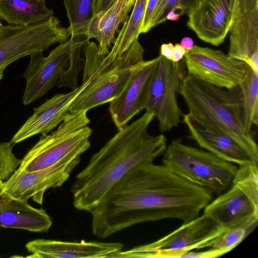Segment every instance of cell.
<instances>
[{
	"label": "cell",
	"instance_id": "52a82bcc",
	"mask_svg": "<svg viewBox=\"0 0 258 258\" xmlns=\"http://www.w3.org/2000/svg\"><path fill=\"white\" fill-rule=\"evenodd\" d=\"M87 111L69 112L58 127L50 134H43L21 159L17 172H30L49 167L73 151L90 147L92 129Z\"/></svg>",
	"mask_w": 258,
	"mask_h": 258
},
{
	"label": "cell",
	"instance_id": "e575fe53",
	"mask_svg": "<svg viewBox=\"0 0 258 258\" xmlns=\"http://www.w3.org/2000/svg\"><path fill=\"white\" fill-rule=\"evenodd\" d=\"M180 45L186 50H187L194 46V42L191 38L185 37L181 39Z\"/></svg>",
	"mask_w": 258,
	"mask_h": 258
},
{
	"label": "cell",
	"instance_id": "f1b7e54d",
	"mask_svg": "<svg viewBox=\"0 0 258 258\" xmlns=\"http://www.w3.org/2000/svg\"><path fill=\"white\" fill-rule=\"evenodd\" d=\"M158 1V0H148L141 28V34L148 32L149 22Z\"/></svg>",
	"mask_w": 258,
	"mask_h": 258
},
{
	"label": "cell",
	"instance_id": "6da1fadb",
	"mask_svg": "<svg viewBox=\"0 0 258 258\" xmlns=\"http://www.w3.org/2000/svg\"><path fill=\"white\" fill-rule=\"evenodd\" d=\"M213 194L164 165L136 166L116 182L91 213L92 232L100 238L134 225L199 216Z\"/></svg>",
	"mask_w": 258,
	"mask_h": 258
},
{
	"label": "cell",
	"instance_id": "30bf717a",
	"mask_svg": "<svg viewBox=\"0 0 258 258\" xmlns=\"http://www.w3.org/2000/svg\"><path fill=\"white\" fill-rule=\"evenodd\" d=\"M223 229L204 213L161 238L147 244L118 253L115 257L177 258L193 249H201L209 240L221 234Z\"/></svg>",
	"mask_w": 258,
	"mask_h": 258
},
{
	"label": "cell",
	"instance_id": "ffe728a7",
	"mask_svg": "<svg viewBox=\"0 0 258 258\" xmlns=\"http://www.w3.org/2000/svg\"><path fill=\"white\" fill-rule=\"evenodd\" d=\"M228 55L258 75V7L238 17L230 30Z\"/></svg>",
	"mask_w": 258,
	"mask_h": 258
},
{
	"label": "cell",
	"instance_id": "ba28073f",
	"mask_svg": "<svg viewBox=\"0 0 258 258\" xmlns=\"http://www.w3.org/2000/svg\"><path fill=\"white\" fill-rule=\"evenodd\" d=\"M204 213L223 229H249L258 220V173L250 168L238 169L230 188L211 201Z\"/></svg>",
	"mask_w": 258,
	"mask_h": 258
},
{
	"label": "cell",
	"instance_id": "9a60e30c",
	"mask_svg": "<svg viewBox=\"0 0 258 258\" xmlns=\"http://www.w3.org/2000/svg\"><path fill=\"white\" fill-rule=\"evenodd\" d=\"M158 59L159 56L138 63L122 91L109 102L108 111L118 131L146 109L150 85Z\"/></svg>",
	"mask_w": 258,
	"mask_h": 258
},
{
	"label": "cell",
	"instance_id": "ac0fdd59",
	"mask_svg": "<svg viewBox=\"0 0 258 258\" xmlns=\"http://www.w3.org/2000/svg\"><path fill=\"white\" fill-rule=\"evenodd\" d=\"M33 258H104L114 257L122 250L119 242L95 241L69 242L37 239L25 245Z\"/></svg>",
	"mask_w": 258,
	"mask_h": 258
},
{
	"label": "cell",
	"instance_id": "d6a6232c",
	"mask_svg": "<svg viewBox=\"0 0 258 258\" xmlns=\"http://www.w3.org/2000/svg\"><path fill=\"white\" fill-rule=\"evenodd\" d=\"M115 1L116 0H97L93 16L101 11L108 9Z\"/></svg>",
	"mask_w": 258,
	"mask_h": 258
},
{
	"label": "cell",
	"instance_id": "5b68a950",
	"mask_svg": "<svg viewBox=\"0 0 258 258\" xmlns=\"http://www.w3.org/2000/svg\"><path fill=\"white\" fill-rule=\"evenodd\" d=\"M88 38L76 40L71 37L60 43L45 57L42 52L34 53L24 74L26 86L23 97L28 105L45 95L54 86L77 88L84 60L81 53Z\"/></svg>",
	"mask_w": 258,
	"mask_h": 258
},
{
	"label": "cell",
	"instance_id": "d4e9b609",
	"mask_svg": "<svg viewBox=\"0 0 258 258\" xmlns=\"http://www.w3.org/2000/svg\"><path fill=\"white\" fill-rule=\"evenodd\" d=\"M97 0H63L69 20L68 28L71 37L78 40V34L84 24L92 18Z\"/></svg>",
	"mask_w": 258,
	"mask_h": 258
},
{
	"label": "cell",
	"instance_id": "74e56055",
	"mask_svg": "<svg viewBox=\"0 0 258 258\" xmlns=\"http://www.w3.org/2000/svg\"><path fill=\"white\" fill-rule=\"evenodd\" d=\"M199 1V0H197V1Z\"/></svg>",
	"mask_w": 258,
	"mask_h": 258
},
{
	"label": "cell",
	"instance_id": "836d02e7",
	"mask_svg": "<svg viewBox=\"0 0 258 258\" xmlns=\"http://www.w3.org/2000/svg\"><path fill=\"white\" fill-rule=\"evenodd\" d=\"M173 48L174 45L172 43H164L160 47V54L167 59L171 60Z\"/></svg>",
	"mask_w": 258,
	"mask_h": 258
},
{
	"label": "cell",
	"instance_id": "3957f363",
	"mask_svg": "<svg viewBox=\"0 0 258 258\" xmlns=\"http://www.w3.org/2000/svg\"><path fill=\"white\" fill-rule=\"evenodd\" d=\"M179 93L189 114L227 134L258 162V148L242 121V95L239 86L223 89L186 75Z\"/></svg>",
	"mask_w": 258,
	"mask_h": 258
},
{
	"label": "cell",
	"instance_id": "d6986e66",
	"mask_svg": "<svg viewBox=\"0 0 258 258\" xmlns=\"http://www.w3.org/2000/svg\"><path fill=\"white\" fill-rule=\"evenodd\" d=\"M133 5L127 0H116L107 9L93 15L82 27L79 38H95L98 42V52L105 56L111 48L119 25L124 23Z\"/></svg>",
	"mask_w": 258,
	"mask_h": 258
},
{
	"label": "cell",
	"instance_id": "4fadbf2b",
	"mask_svg": "<svg viewBox=\"0 0 258 258\" xmlns=\"http://www.w3.org/2000/svg\"><path fill=\"white\" fill-rule=\"evenodd\" d=\"M184 62L187 75L228 90L239 86L246 76L248 66L221 50L197 45L186 50Z\"/></svg>",
	"mask_w": 258,
	"mask_h": 258
},
{
	"label": "cell",
	"instance_id": "8fae6325",
	"mask_svg": "<svg viewBox=\"0 0 258 258\" xmlns=\"http://www.w3.org/2000/svg\"><path fill=\"white\" fill-rule=\"evenodd\" d=\"M184 65L180 61L173 62L159 55L145 110L153 113L162 132L178 127L184 114L177 100L185 76Z\"/></svg>",
	"mask_w": 258,
	"mask_h": 258
},
{
	"label": "cell",
	"instance_id": "7a4b0ae2",
	"mask_svg": "<svg viewBox=\"0 0 258 258\" xmlns=\"http://www.w3.org/2000/svg\"><path fill=\"white\" fill-rule=\"evenodd\" d=\"M154 118L153 113L146 111L139 119L118 130L92 156L71 187L76 209L91 213L109 190L132 169L153 163L164 153L165 136H153L147 132Z\"/></svg>",
	"mask_w": 258,
	"mask_h": 258
},
{
	"label": "cell",
	"instance_id": "484cf974",
	"mask_svg": "<svg viewBox=\"0 0 258 258\" xmlns=\"http://www.w3.org/2000/svg\"><path fill=\"white\" fill-rule=\"evenodd\" d=\"M248 230L244 227L225 229L219 235L204 244L202 248L212 249L220 256L238 245L244 238Z\"/></svg>",
	"mask_w": 258,
	"mask_h": 258
},
{
	"label": "cell",
	"instance_id": "603a6c76",
	"mask_svg": "<svg viewBox=\"0 0 258 258\" xmlns=\"http://www.w3.org/2000/svg\"><path fill=\"white\" fill-rule=\"evenodd\" d=\"M147 1L136 0L131 15L123 24L113 43L111 50L107 55L101 58L100 67H105L119 58L130 48L133 42L138 39L141 34Z\"/></svg>",
	"mask_w": 258,
	"mask_h": 258
},
{
	"label": "cell",
	"instance_id": "1f68e13d",
	"mask_svg": "<svg viewBox=\"0 0 258 258\" xmlns=\"http://www.w3.org/2000/svg\"><path fill=\"white\" fill-rule=\"evenodd\" d=\"M185 52L186 50L180 44L176 43L174 45L173 55L171 60L175 62L180 61L184 57Z\"/></svg>",
	"mask_w": 258,
	"mask_h": 258
},
{
	"label": "cell",
	"instance_id": "44dd1931",
	"mask_svg": "<svg viewBox=\"0 0 258 258\" xmlns=\"http://www.w3.org/2000/svg\"><path fill=\"white\" fill-rule=\"evenodd\" d=\"M52 223L51 217L43 209L34 208L28 201L0 192V227L43 232L49 229Z\"/></svg>",
	"mask_w": 258,
	"mask_h": 258
},
{
	"label": "cell",
	"instance_id": "cb8c5ba5",
	"mask_svg": "<svg viewBox=\"0 0 258 258\" xmlns=\"http://www.w3.org/2000/svg\"><path fill=\"white\" fill-rule=\"evenodd\" d=\"M242 95V121L251 133L252 125L258 123V75L247 66L246 76L239 85Z\"/></svg>",
	"mask_w": 258,
	"mask_h": 258
},
{
	"label": "cell",
	"instance_id": "4316f807",
	"mask_svg": "<svg viewBox=\"0 0 258 258\" xmlns=\"http://www.w3.org/2000/svg\"><path fill=\"white\" fill-rule=\"evenodd\" d=\"M197 2V0H158L149 22L148 31L167 21L166 16L170 11H177L180 16L187 14Z\"/></svg>",
	"mask_w": 258,
	"mask_h": 258
},
{
	"label": "cell",
	"instance_id": "4dcf8cb0",
	"mask_svg": "<svg viewBox=\"0 0 258 258\" xmlns=\"http://www.w3.org/2000/svg\"><path fill=\"white\" fill-rule=\"evenodd\" d=\"M256 7H258V0H238V17L244 15Z\"/></svg>",
	"mask_w": 258,
	"mask_h": 258
},
{
	"label": "cell",
	"instance_id": "83f0119b",
	"mask_svg": "<svg viewBox=\"0 0 258 258\" xmlns=\"http://www.w3.org/2000/svg\"><path fill=\"white\" fill-rule=\"evenodd\" d=\"M10 142L0 143V186L8 180L21 163L13 152Z\"/></svg>",
	"mask_w": 258,
	"mask_h": 258
},
{
	"label": "cell",
	"instance_id": "8992f818",
	"mask_svg": "<svg viewBox=\"0 0 258 258\" xmlns=\"http://www.w3.org/2000/svg\"><path fill=\"white\" fill-rule=\"evenodd\" d=\"M163 154V165L213 194L227 189L238 167L210 152L183 144L181 139L172 141Z\"/></svg>",
	"mask_w": 258,
	"mask_h": 258
},
{
	"label": "cell",
	"instance_id": "7402d4cb",
	"mask_svg": "<svg viewBox=\"0 0 258 258\" xmlns=\"http://www.w3.org/2000/svg\"><path fill=\"white\" fill-rule=\"evenodd\" d=\"M53 15V10L46 6L43 0H0V19L9 25H33Z\"/></svg>",
	"mask_w": 258,
	"mask_h": 258
},
{
	"label": "cell",
	"instance_id": "8d00e7d4",
	"mask_svg": "<svg viewBox=\"0 0 258 258\" xmlns=\"http://www.w3.org/2000/svg\"><path fill=\"white\" fill-rule=\"evenodd\" d=\"M3 27V25L2 23H1V20H0V29Z\"/></svg>",
	"mask_w": 258,
	"mask_h": 258
},
{
	"label": "cell",
	"instance_id": "5bb4252c",
	"mask_svg": "<svg viewBox=\"0 0 258 258\" xmlns=\"http://www.w3.org/2000/svg\"><path fill=\"white\" fill-rule=\"evenodd\" d=\"M238 14V0H199L187 13V26L201 40L221 44Z\"/></svg>",
	"mask_w": 258,
	"mask_h": 258
},
{
	"label": "cell",
	"instance_id": "f546056e",
	"mask_svg": "<svg viewBox=\"0 0 258 258\" xmlns=\"http://www.w3.org/2000/svg\"><path fill=\"white\" fill-rule=\"evenodd\" d=\"M220 256L215 251L209 249L207 250L202 251H188L183 254L181 257L190 258H213Z\"/></svg>",
	"mask_w": 258,
	"mask_h": 258
},
{
	"label": "cell",
	"instance_id": "2e32d148",
	"mask_svg": "<svg viewBox=\"0 0 258 258\" xmlns=\"http://www.w3.org/2000/svg\"><path fill=\"white\" fill-rule=\"evenodd\" d=\"M92 74L84 71L82 84L71 92L57 94L39 106L14 135L10 143H20L39 134H47L59 125L69 112L70 107L78 95L90 83Z\"/></svg>",
	"mask_w": 258,
	"mask_h": 258
},
{
	"label": "cell",
	"instance_id": "d590c367",
	"mask_svg": "<svg viewBox=\"0 0 258 258\" xmlns=\"http://www.w3.org/2000/svg\"><path fill=\"white\" fill-rule=\"evenodd\" d=\"M180 16L178 13L174 11L169 12L166 16L167 20L177 21Z\"/></svg>",
	"mask_w": 258,
	"mask_h": 258
},
{
	"label": "cell",
	"instance_id": "277c9868",
	"mask_svg": "<svg viewBox=\"0 0 258 258\" xmlns=\"http://www.w3.org/2000/svg\"><path fill=\"white\" fill-rule=\"evenodd\" d=\"M83 50L84 67L90 71L93 78L72 103L70 113L88 111L114 99L125 86L137 64L144 60V49L138 39L119 58L104 68L99 66L102 55L98 53L96 43L88 40Z\"/></svg>",
	"mask_w": 258,
	"mask_h": 258
},
{
	"label": "cell",
	"instance_id": "9c48e42d",
	"mask_svg": "<svg viewBox=\"0 0 258 258\" xmlns=\"http://www.w3.org/2000/svg\"><path fill=\"white\" fill-rule=\"evenodd\" d=\"M70 36L68 29L53 16L30 25L3 26L0 29V81L10 63L27 55L43 52L55 43L65 42Z\"/></svg>",
	"mask_w": 258,
	"mask_h": 258
},
{
	"label": "cell",
	"instance_id": "7c38bea8",
	"mask_svg": "<svg viewBox=\"0 0 258 258\" xmlns=\"http://www.w3.org/2000/svg\"><path fill=\"white\" fill-rule=\"evenodd\" d=\"M89 146L81 147L54 164L30 172L16 171L0 186V192L11 198L42 204L45 192L61 186L80 161L81 155Z\"/></svg>",
	"mask_w": 258,
	"mask_h": 258
},
{
	"label": "cell",
	"instance_id": "e0dca14e",
	"mask_svg": "<svg viewBox=\"0 0 258 258\" xmlns=\"http://www.w3.org/2000/svg\"><path fill=\"white\" fill-rule=\"evenodd\" d=\"M182 118L189 133L188 137L196 141L201 148L238 166L252 162L258 163L227 134L189 113L184 114Z\"/></svg>",
	"mask_w": 258,
	"mask_h": 258
}]
</instances>
